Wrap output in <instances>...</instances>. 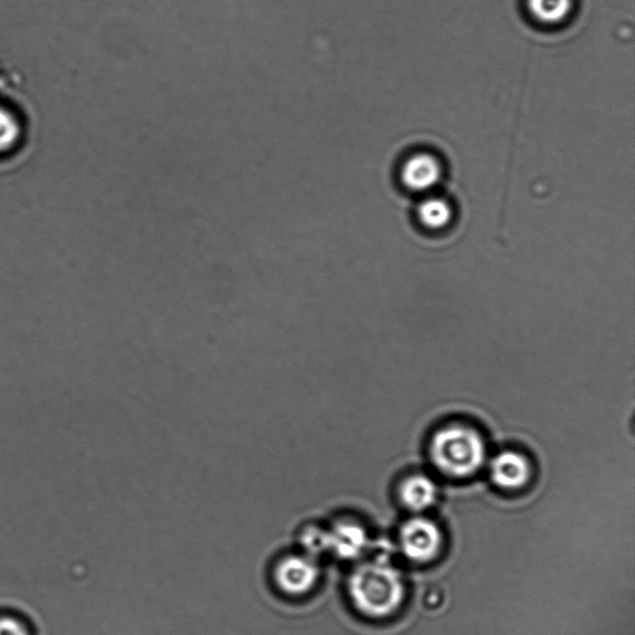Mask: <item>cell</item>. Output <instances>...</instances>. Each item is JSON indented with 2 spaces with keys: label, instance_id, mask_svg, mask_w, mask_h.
Returning <instances> with one entry per match:
<instances>
[{
  "label": "cell",
  "instance_id": "6",
  "mask_svg": "<svg viewBox=\"0 0 635 635\" xmlns=\"http://www.w3.org/2000/svg\"><path fill=\"white\" fill-rule=\"evenodd\" d=\"M443 168L432 153L418 152L412 154L402 164L400 178L407 190L416 194H430L440 184Z\"/></svg>",
  "mask_w": 635,
  "mask_h": 635
},
{
  "label": "cell",
  "instance_id": "1",
  "mask_svg": "<svg viewBox=\"0 0 635 635\" xmlns=\"http://www.w3.org/2000/svg\"><path fill=\"white\" fill-rule=\"evenodd\" d=\"M407 590L401 572L387 562L360 565L348 580V596L356 611L370 619L394 616L404 606Z\"/></svg>",
  "mask_w": 635,
  "mask_h": 635
},
{
  "label": "cell",
  "instance_id": "4",
  "mask_svg": "<svg viewBox=\"0 0 635 635\" xmlns=\"http://www.w3.org/2000/svg\"><path fill=\"white\" fill-rule=\"evenodd\" d=\"M399 539L406 559L421 565L435 561L445 542L440 526L421 516L402 525Z\"/></svg>",
  "mask_w": 635,
  "mask_h": 635
},
{
  "label": "cell",
  "instance_id": "2",
  "mask_svg": "<svg viewBox=\"0 0 635 635\" xmlns=\"http://www.w3.org/2000/svg\"><path fill=\"white\" fill-rule=\"evenodd\" d=\"M431 457L435 466L447 476L466 478L484 466L487 446L483 437L472 428L451 426L433 437Z\"/></svg>",
  "mask_w": 635,
  "mask_h": 635
},
{
  "label": "cell",
  "instance_id": "3",
  "mask_svg": "<svg viewBox=\"0 0 635 635\" xmlns=\"http://www.w3.org/2000/svg\"><path fill=\"white\" fill-rule=\"evenodd\" d=\"M303 536L306 554L319 555L332 552L342 560L358 559L369 544V536L363 526L355 521H338L332 528H313Z\"/></svg>",
  "mask_w": 635,
  "mask_h": 635
},
{
  "label": "cell",
  "instance_id": "11",
  "mask_svg": "<svg viewBox=\"0 0 635 635\" xmlns=\"http://www.w3.org/2000/svg\"><path fill=\"white\" fill-rule=\"evenodd\" d=\"M0 635H29V633L17 619L0 617Z\"/></svg>",
  "mask_w": 635,
  "mask_h": 635
},
{
  "label": "cell",
  "instance_id": "10",
  "mask_svg": "<svg viewBox=\"0 0 635 635\" xmlns=\"http://www.w3.org/2000/svg\"><path fill=\"white\" fill-rule=\"evenodd\" d=\"M528 7L536 22L555 27L569 19L573 0H529Z\"/></svg>",
  "mask_w": 635,
  "mask_h": 635
},
{
  "label": "cell",
  "instance_id": "9",
  "mask_svg": "<svg viewBox=\"0 0 635 635\" xmlns=\"http://www.w3.org/2000/svg\"><path fill=\"white\" fill-rule=\"evenodd\" d=\"M417 218L427 229L442 230L451 224L453 209L441 196L427 194L417 206Z\"/></svg>",
  "mask_w": 635,
  "mask_h": 635
},
{
  "label": "cell",
  "instance_id": "7",
  "mask_svg": "<svg viewBox=\"0 0 635 635\" xmlns=\"http://www.w3.org/2000/svg\"><path fill=\"white\" fill-rule=\"evenodd\" d=\"M490 477L497 487L514 492L529 483L531 467L523 454L502 452L490 463Z\"/></svg>",
  "mask_w": 635,
  "mask_h": 635
},
{
  "label": "cell",
  "instance_id": "5",
  "mask_svg": "<svg viewBox=\"0 0 635 635\" xmlns=\"http://www.w3.org/2000/svg\"><path fill=\"white\" fill-rule=\"evenodd\" d=\"M319 576L317 562L308 554L287 555L273 567V582L288 597L308 595L316 588Z\"/></svg>",
  "mask_w": 635,
  "mask_h": 635
},
{
  "label": "cell",
  "instance_id": "8",
  "mask_svg": "<svg viewBox=\"0 0 635 635\" xmlns=\"http://www.w3.org/2000/svg\"><path fill=\"white\" fill-rule=\"evenodd\" d=\"M438 495L437 485L426 476H412L407 478L400 487L402 504L415 513H421L436 503Z\"/></svg>",
  "mask_w": 635,
  "mask_h": 635
}]
</instances>
